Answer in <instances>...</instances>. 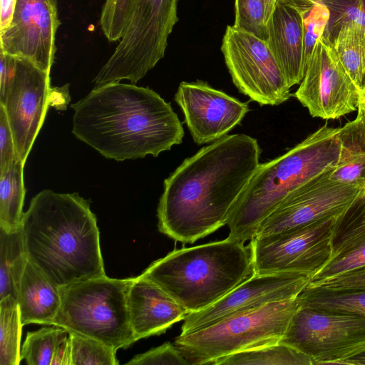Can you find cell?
<instances>
[{"label":"cell","mask_w":365,"mask_h":365,"mask_svg":"<svg viewBox=\"0 0 365 365\" xmlns=\"http://www.w3.org/2000/svg\"><path fill=\"white\" fill-rule=\"evenodd\" d=\"M260 154L255 138L232 134L185 159L164 180L159 231L192 244L227 224L260 164Z\"/></svg>","instance_id":"cell-1"},{"label":"cell","mask_w":365,"mask_h":365,"mask_svg":"<svg viewBox=\"0 0 365 365\" xmlns=\"http://www.w3.org/2000/svg\"><path fill=\"white\" fill-rule=\"evenodd\" d=\"M71 108L74 135L117 161L157 157L180 144L184 136L170 103L149 88L119 82L97 85Z\"/></svg>","instance_id":"cell-2"},{"label":"cell","mask_w":365,"mask_h":365,"mask_svg":"<svg viewBox=\"0 0 365 365\" xmlns=\"http://www.w3.org/2000/svg\"><path fill=\"white\" fill-rule=\"evenodd\" d=\"M21 228L29 260L58 288L106 275L96 217L77 192H40Z\"/></svg>","instance_id":"cell-3"},{"label":"cell","mask_w":365,"mask_h":365,"mask_svg":"<svg viewBox=\"0 0 365 365\" xmlns=\"http://www.w3.org/2000/svg\"><path fill=\"white\" fill-rule=\"evenodd\" d=\"M253 274L250 246L227 237L174 250L153 262L140 275L189 314L212 305Z\"/></svg>","instance_id":"cell-4"},{"label":"cell","mask_w":365,"mask_h":365,"mask_svg":"<svg viewBox=\"0 0 365 365\" xmlns=\"http://www.w3.org/2000/svg\"><path fill=\"white\" fill-rule=\"evenodd\" d=\"M299 306L297 297L269 303L180 334L174 344L189 365H211L221 357L279 342Z\"/></svg>","instance_id":"cell-5"},{"label":"cell","mask_w":365,"mask_h":365,"mask_svg":"<svg viewBox=\"0 0 365 365\" xmlns=\"http://www.w3.org/2000/svg\"><path fill=\"white\" fill-rule=\"evenodd\" d=\"M133 279L106 275L59 287L61 304L52 326L97 339L116 351L128 348L136 341L127 299Z\"/></svg>","instance_id":"cell-6"},{"label":"cell","mask_w":365,"mask_h":365,"mask_svg":"<svg viewBox=\"0 0 365 365\" xmlns=\"http://www.w3.org/2000/svg\"><path fill=\"white\" fill-rule=\"evenodd\" d=\"M178 0H138L124 35L93 79L96 85L132 83L164 57L168 39L178 21Z\"/></svg>","instance_id":"cell-7"},{"label":"cell","mask_w":365,"mask_h":365,"mask_svg":"<svg viewBox=\"0 0 365 365\" xmlns=\"http://www.w3.org/2000/svg\"><path fill=\"white\" fill-rule=\"evenodd\" d=\"M314 365L337 364L365 346V316L299 306L280 340Z\"/></svg>","instance_id":"cell-8"},{"label":"cell","mask_w":365,"mask_h":365,"mask_svg":"<svg viewBox=\"0 0 365 365\" xmlns=\"http://www.w3.org/2000/svg\"><path fill=\"white\" fill-rule=\"evenodd\" d=\"M221 51L240 93L262 106H278L290 98L291 87L267 41L227 26Z\"/></svg>","instance_id":"cell-9"},{"label":"cell","mask_w":365,"mask_h":365,"mask_svg":"<svg viewBox=\"0 0 365 365\" xmlns=\"http://www.w3.org/2000/svg\"><path fill=\"white\" fill-rule=\"evenodd\" d=\"M341 215L276 235L252 238L249 246L254 274L294 272L312 277L332 257V236Z\"/></svg>","instance_id":"cell-10"},{"label":"cell","mask_w":365,"mask_h":365,"mask_svg":"<svg viewBox=\"0 0 365 365\" xmlns=\"http://www.w3.org/2000/svg\"><path fill=\"white\" fill-rule=\"evenodd\" d=\"M333 169L289 192L261 223L255 237L276 235L341 215L365 193V180L339 182L330 177Z\"/></svg>","instance_id":"cell-11"},{"label":"cell","mask_w":365,"mask_h":365,"mask_svg":"<svg viewBox=\"0 0 365 365\" xmlns=\"http://www.w3.org/2000/svg\"><path fill=\"white\" fill-rule=\"evenodd\" d=\"M294 96L313 117L336 119L357 109L359 91L331 44L318 39Z\"/></svg>","instance_id":"cell-12"},{"label":"cell","mask_w":365,"mask_h":365,"mask_svg":"<svg viewBox=\"0 0 365 365\" xmlns=\"http://www.w3.org/2000/svg\"><path fill=\"white\" fill-rule=\"evenodd\" d=\"M49 75L30 61L16 57L14 77L0 98L12 133L16 155L24 163L50 106Z\"/></svg>","instance_id":"cell-13"},{"label":"cell","mask_w":365,"mask_h":365,"mask_svg":"<svg viewBox=\"0 0 365 365\" xmlns=\"http://www.w3.org/2000/svg\"><path fill=\"white\" fill-rule=\"evenodd\" d=\"M311 277L294 272L253 274L209 307L187 314L181 334L209 326L232 314L297 297Z\"/></svg>","instance_id":"cell-14"},{"label":"cell","mask_w":365,"mask_h":365,"mask_svg":"<svg viewBox=\"0 0 365 365\" xmlns=\"http://www.w3.org/2000/svg\"><path fill=\"white\" fill-rule=\"evenodd\" d=\"M59 25L57 0H17L11 25L0 34V49L50 73Z\"/></svg>","instance_id":"cell-15"},{"label":"cell","mask_w":365,"mask_h":365,"mask_svg":"<svg viewBox=\"0 0 365 365\" xmlns=\"http://www.w3.org/2000/svg\"><path fill=\"white\" fill-rule=\"evenodd\" d=\"M174 100L184 114L194 142H214L239 125L249 111L242 102L202 81L180 83Z\"/></svg>","instance_id":"cell-16"},{"label":"cell","mask_w":365,"mask_h":365,"mask_svg":"<svg viewBox=\"0 0 365 365\" xmlns=\"http://www.w3.org/2000/svg\"><path fill=\"white\" fill-rule=\"evenodd\" d=\"M340 128L324 125L274 159L280 183L294 190L337 166Z\"/></svg>","instance_id":"cell-17"},{"label":"cell","mask_w":365,"mask_h":365,"mask_svg":"<svg viewBox=\"0 0 365 365\" xmlns=\"http://www.w3.org/2000/svg\"><path fill=\"white\" fill-rule=\"evenodd\" d=\"M128 308L136 341L165 332L184 320L187 312L168 294L141 275L133 277L128 291Z\"/></svg>","instance_id":"cell-18"},{"label":"cell","mask_w":365,"mask_h":365,"mask_svg":"<svg viewBox=\"0 0 365 365\" xmlns=\"http://www.w3.org/2000/svg\"><path fill=\"white\" fill-rule=\"evenodd\" d=\"M267 42L289 86L299 84L307 69L303 21L299 11L283 0L277 2Z\"/></svg>","instance_id":"cell-19"},{"label":"cell","mask_w":365,"mask_h":365,"mask_svg":"<svg viewBox=\"0 0 365 365\" xmlns=\"http://www.w3.org/2000/svg\"><path fill=\"white\" fill-rule=\"evenodd\" d=\"M17 302L23 325H52L61 304L59 288L29 259L21 277Z\"/></svg>","instance_id":"cell-20"},{"label":"cell","mask_w":365,"mask_h":365,"mask_svg":"<svg viewBox=\"0 0 365 365\" xmlns=\"http://www.w3.org/2000/svg\"><path fill=\"white\" fill-rule=\"evenodd\" d=\"M353 120L340 128V158L330 173L332 180L351 183L365 180V109L358 105Z\"/></svg>","instance_id":"cell-21"},{"label":"cell","mask_w":365,"mask_h":365,"mask_svg":"<svg viewBox=\"0 0 365 365\" xmlns=\"http://www.w3.org/2000/svg\"><path fill=\"white\" fill-rule=\"evenodd\" d=\"M21 359L29 365H71L70 333L63 327H42L26 334Z\"/></svg>","instance_id":"cell-22"},{"label":"cell","mask_w":365,"mask_h":365,"mask_svg":"<svg viewBox=\"0 0 365 365\" xmlns=\"http://www.w3.org/2000/svg\"><path fill=\"white\" fill-rule=\"evenodd\" d=\"M28 259L21 226L14 232L0 229V299L11 296L17 300Z\"/></svg>","instance_id":"cell-23"},{"label":"cell","mask_w":365,"mask_h":365,"mask_svg":"<svg viewBox=\"0 0 365 365\" xmlns=\"http://www.w3.org/2000/svg\"><path fill=\"white\" fill-rule=\"evenodd\" d=\"M24 164L16 155L10 167L0 173V229L6 232L17 230L24 215Z\"/></svg>","instance_id":"cell-24"},{"label":"cell","mask_w":365,"mask_h":365,"mask_svg":"<svg viewBox=\"0 0 365 365\" xmlns=\"http://www.w3.org/2000/svg\"><path fill=\"white\" fill-rule=\"evenodd\" d=\"M331 46L360 93L365 88V31L356 25H346Z\"/></svg>","instance_id":"cell-25"},{"label":"cell","mask_w":365,"mask_h":365,"mask_svg":"<svg viewBox=\"0 0 365 365\" xmlns=\"http://www.w3.org/2000/svg\"><path fill=\"white\" fill-rule=\"evenodd\" d=\"M314 365L309 356L281 342L221 357L211 365Z\"/></svg>","instance_id":"cell-26"},{"label":"cell","mask_w":365,"mask_h":365,"mask_svg":"<svg viewBox=\"0 0 365 365\" xmlns=\"http://www.w3.org/2000/svg\"><path fill=\"white\" fill-rule=\"evenodd\" d=\"M297 298L302 307L365 316V290L328 289L307 285Z\"/></svg>","instance_id":"cell-27"},{"label":"cell","mask_w":365,"mask_h":365,"mask_svg":"<svg viewBox=\"0 0 365 365\" xmlns=\"http://www.w3.org/2000/svg\"><path fill=\"white\" fill-rule=\"evenodd\" d=\"M23 324L17 300L0 299V365H18L21 359Z\"/></svg>","instance_id":"cell-28"},{"label":"cell","mask_w":365,"mask_h":365,"mask_svg":"<svg viewBox=\"0 0 365 365\" xmlns=\"http://www.w3.org/2000/svg\"><path fill=\"white\" fill-rule=\"evenodd\" d=\"M279 0H235L234 26L267 41Z\"/></svg>","instance_id":"cell-29"},{"label":"cell","mask_w":365,"mask_h":365,"mask_svg":"<svg viewBox=\"0 0 365 365\" xmlns=\"http://www.w3.org/2000/svg\"><path fill=\"white\" fill-rule=\"evenodd\" d=\"M364 238L365 193L339 217L332 236V257Z\"/></svg>","instance_id":"cell-30"},{"label":"cell","mask_w":365,"mask_h":365,"mask_svg":"<svg viewBox=\"0 0 365 365\" xmlns=\"http://www.w3.org/2000/svg\"><path fill=\"white\" fill-rule=\"evenodd\" d=\"M329 12L322 38L331 43L340 29L349 24L365 31V0H317Z\"/></svg>","instance_id":"cell-31"},{"label":"cell","mask_w":365,"mask_h":365,"mask_svg":"<svg viewBox=\"0 0 365 365\" xmlns=\"http://www.w3.org/2000/svg\"><path fill=\"white\" fill-rule=\"evenodd\" d=\"M71 365L118 364L115 350L97 339L70 332Z\"/></svg>","instance_id":"cell-32"},{"label":"cell","mask_w":365,"mask_h":365,"mask_svg":"<svg viewBox=\"0 0 365 365\" xmlns=\"http://www.w3.org/2000/svg\"><path fill=\"white\" fill-rule=\"evenodd\" d=\"M138 0H106L100 18V26L109 41L121 39Z\"/></svg>","instance_id":"cell-33"},{"label":"cell","mask_w":365,"mask_h":365,"mask_svg":"<svg viewBox=\"0 0 365 365\" xmlns=\"http://www.w3.org/2000/svg\"><path fill=\"white\" fill-rule=\"evenodd\" d=\"M365 267V238L333 257L309 284L317 283L351 270Z\"/></svg>","instance_id":"cell-34"},{"label":"cell","mask_w":365,"mask_h":365,"mask_svg":"<svg viewBox=\"0 0 365 365\" xmlns=\"http://www.w3.org/2000/svg\"><path fill=\"white\" fill-rule=\"evenodd\" d=\"M126 364L130 365H158L178 364L189 365L174 344L165 342L146 352L138 354Z\"/></svg>","instance_id":"cell-35"},{"label":"cell","mask_w":365,"mask_h":365,"mask_svg":"<svg viewBox=\"0 0 365 365\" xmlns=\"http://www.w3.org/2000/svg\"><path fill=\"white\" fill-rule=\"evenodd\" d=\"M328 289L365 290V267L344 272L323 281L308 284Z\"/></svg>","instance_id":"cell-36"},{"label":"cell","mask_w":365,"mask_h":365,"mask_svg":"<svg viewBox=\"0 0 365 365\" xmlns=\"http://www.w3.org/2000/svg\"><path fill=\"white\" fill-rule=\"evenodd\" d=\"M16 156L12 133L4 107L0 104V173L7 170Z\"/></svg>","instance_id":"cell-37"},{"label":"cell","mask_w":365,"mask_h":365,"mask_svg":"<svg viewBox=\"0 0 365 365\" xmlns=\"http://www.w3.org/2000/svg\"><path fill=\"white\" fill-rule=\"evenodd\" d=\"M16 57L0 49V98H3L6 88L14 77Z\"/></svg>","instance_id":"cell-38"},{"label":"cell","mask_w":365,"mask_h":365,"mask_svg":"<svg viewBox=\"0 0 365 365\" xmlns=\"http://www.w3.org/2000/svg\"><path fill=\"white\" fill-rule=\"evenodd\" d=\"M17 0H1L0 34L6 31L13 20Z\"/></svg>","instance_id":"cell-39"},{"label":"cell","mask_w":365,"mask_h":365,"mask_svg":"<svg viewBox=\"0 0 365 365\" xmlns=\"http://www.w3.org/2000/svg\"><path fill=\"white\" fill-rule=\"evenodd\" d=\"M337 364L365 365V346L341 359Z\"/></svg>","instance_id":"cell-40"},{"label":"cell","mask_w":365,"mask_h":365,"mask_svg":"<svg viewBox=\"0 0 365 365\" xmlns=\"http://www.w3.org/2000/svg\"><path fill=\"white\" fill-rule=\"evenodd\" d=\"M359 102L365 104V88L359 93Z\"/></svg>","instance_id":"cell-41"},{"label":"cell","mask_w":365,"mask_h":365,"mask_svg":"<svg viewBox=\"0 0 365 365\" xmlns=\"http://www.w3.org/2000/svg\"><path fill=\"white\" fill-rule=\"evenodd\" d=\"M359 103H361L363 106V107L364 108V109H365V104L364 103H363L361 102H359Z\"/></svg>","instance_id":"cell-42"}]
</instances>
